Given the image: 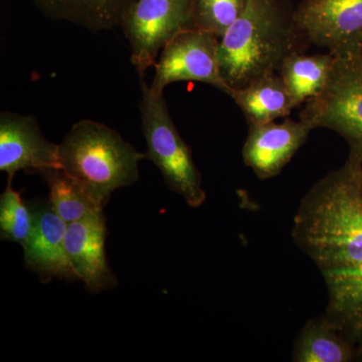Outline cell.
I'll return each instance as SVG.
<instances>
[{
	"instance_id": "cell-8",
	"label": "cell",
	"mask_w": 362,
	"mask_h": 362,
	"mask_svg": "<svg viewBox=\"0 0 362 362\" xmlns=\"http://www.w3.org/2000/svg\"><path fill=\"white\" fill-rule=\"evenodd\" d=\"M61 169L59 145L47 141L32 116L4 112L0 116V170L13 177L18 171Z\"/></svg>"
},
{
	"instance_id": "cell-12",
	"label": "cell",
	"mask_w": 362,
	"mask_h": 362,
	"mask_svg": "<svg viewBox=\"0 0 362 362\" xmlns=\"http://www.w3.org/2000/svg\"><path fill=\"white\" fill-rule=\"evenodd\" d=\"M47 18L81 26L93 33L121 25L123 14L134 0H33Z\"/></svg>"
},
{
	"instance_id": "cell-16",
	"label": "cell",
	"mask_w": 362,
	"mask_h": 362,
	"mask_svg": "<svg viewBox=\"0 0 362 362\" xmlns=\"http://www.w3.org/2000/svg\"><path fill=\"white\" fill-rule=\"evenodd\" d=\"M40 175L49 187V202L52 209L68 225L103 209L62 169H45Z\"/></svg>"
},
{
	"instance_id": "cell-17",
	"label": "cell",
	"mask_w": 362,
	"mask_h": 362,
	"mask_svg": "<svg viewBox=\"0 0 362 362\" xmlns=\"http://www.w3.org/2000/svg\"><path fill=\"white\" fill-rule=\"evenodd\" d=\"M13 180L8 177L6 190L0 197V237L23 246L32 233L33 209L26 206L21 192L14 190Z\"/></svg>"
},
{
	"instance_id": "cell-9",
	"label": "cell",
	"mask_w": 362,
	"mask_h": 362,
	"mask_svg": "<svg viewBox=\"0 0 362 362\" xmlns=\"http://www.w3.org/2000/svg\"><path fill=\"white\" fill-rule=\"evenodd\" d=\"M33 226L23 245L25 264L42 283L52 279L78 280L66 247L68 223L56 214L49 202L33 207Z\"/></svg>"
},
{
	"instance_id": "cell-11",
	"label": "cell",
	"mask_w": 362,
	"mask_h": 362,
	"mask_svg": "<svg viewBox=\"0 0 362 362\" xmlns=\"http://www.w3.org/2000/svg\"><path fill=\"white\" fill-rule=\"evenodd\" d=\"M106 220L102 211L69 223L66 247L69 259L78 280L93 294L111 289L118 284L106 257Z\"/></svg>"
},
{
	"instance_id": "cell-1",
	"label": "cell",
	"mask_w": 362,
	"mask_h": 362,
	"mask_svg": "<svg viewBox=\"0 0 362 362\" xmlns=\"http://www.w3.org/2000/svg\"><path fill=\"white\" fill-rule=\"evenodd\" d=\"M300 40L290 0H247L244 13L221 37V76L232 93L243 89L278 73L284 59L299 51Z\"/></svg>"
},
{
	"instance_id": "cell-4",
	"label": "cell",
	"mask_w": 362,
	"mask_h": 362,
	"mask_svg": "<svg viewBox=\"0 0 362 362\" xmlns=\"http://www.w3.org/2000/svg\"><path fill=\"white\" fill-rule=\"evenodd\" d=\"M334 52L327 84L307 102L300 120L312 129L327 128L342 136L349 151L362 156V62L349 49Z\"/></svg>"
},
{
	"instance_id": "cell-15",
	"label": "cell",
	"mask_w": 362,
	"mask_h": 362,
	"mask_svg": "<svg viewBox=\"0 0 362 362\" xmlns=\"http://www.w3.org/2000/svg\"><path fill=\"white\" fill-rule=\"evenodd\" d=\"M334 59L332 52L306 56L296 51L284 59L278 73L292 98L295 108L322 92L329 78Z\"/></svg>"
},
{
	"instance_id": "cell-18",
	"label": "cell",
	"mask_w": 362,
	"mask_h": 362,
	"mask_svg": "<svg viewBox=\"0 0 362 362\" xmlns=\"http://www.w3.org/2000/svg\"><path fill=\"white\" fill-rule=\"evenodd\" d=\"M246 4L247 0H194V28L221 40L244 13Z\"/></svg>"
},
{
	"instance_id": "cell-6",
	"label": "cell",
	"mask_w": 362,
	"mask_h": 362,
	"mask_svg": "<svg viewBox=\"0 0 362 362\" xmlns=\"http://www.w3.org/2000/svg\"><path fill=\"white\" fill-rule=\"evenodd\" d=\"M218 47L220 39L213 33L197 28L181 30L162 49L150 89L161 93L173 83L194 81L230 96L221 73Z\"/></svg>"
},
{
	"instance_id": "cell-7",
	"label": "cell",
	"mask_w": 362,
	"mask_h": 362,
	"mask_svg": "<svg viewBox=\"0 0 362 362\" xmlns=\"http://www.w3.org/2000/svg\"><path fill=\"white\" fill-rule=\"evenodd\" d=\"M295 21L302 39L342 51L362 37V0H302Z\"/></svg>"
},
{
	"instance_id": "cell-2",
	"label": "cell",
	"mask_w": 362,
	"mask_h": 362,
	"mask_svg": "<svg viewBox=\"0 0 362 362\" xmlns=\"http://www.w3.org/2000/svg\"><path fill=\"white\" fill-rule=\"evenodd\" d=\"M144 158L117 131L96 121L74 124L59 144L62 170L102 209L112 192L134 185Z\"/></svg>"
},
{
	"instance_id": "cell-13",
	"label": "cell",
	"mask_w": 362,
	"mask_h": 362,
	"mask_svg": "<svg viewBox=\"0 0 362 362\" xmlns=\"http://www.w3.org/2000/svg\"><path fill=\"white\" fill-rule=\"evenodd\" d=\"M358 347L340 332L327 316L310 319L298 335L295 362H349L361 356Z\"/></svg>"
},
{
	"instance_id": "cell-10",
	"label": "cell",
	"mask_w": 362,
	"mask_h": 362,
	"mask_svg": "<svg viewBox=\"0 0 362 362\" xmlns=\"http://www.w3.org/2000/svg\"><path fill=\"white\" fill-rule=\"evenodd\" d=\"M313 130L302 120L287 119L249 126V134L243 147L245 164L259 180H269L280 175L293 157L306 142Z\"/></svg>"
},
{
	"instance_id": "cell-5",
	"label": "cell",
	"mask_w": 362,
	"mask_h": 362,
	"mask_svg": "<svg viewBox=\"0 0 362 362\" xmlns=\"http://www.w3.org/2000/svg\"><path fill=\"white\" fill-rule=\"evenodd\" d=\"M194 0H134L127 7L120 26L140 77L156 66L169 40L181 30L194 28Z\"/></svg>"
},
{
	"instance_id": "cell-14",
	"label": "cell",
	"mask_w": 362,
	"mask_h": 362,
	"mask_svg": "<svg viewBox=\"0 0 362 362\" xmlns=\"http://www.w3.org/2000/svg\"><path fill=\"white\" fill-rule=\"evenodd\" d=\"M230 97L246 117L249 126L264 125L290 115L295 105L279 73L259 78Z\"/></svg>"
},
{
	"instance_id": "cell-19",
	"label": "cell",
	"mask_w": 362,
	"mask_h": 362,
	"mask_svg": "<svg viewBox=\"0 0 362 362\" xmlns=\"http://www.w3.org/2000/svg\"><path fill=\"white\" fill-rule=\"evenodd\" d=\"M349 49V51L354 52V54H356V56L358 57V58L361 59L362 62V37L361 39L357 40L356 44L352 45L351 47H349V49Z\"/></svg>"
},
{
	"instance_id": "cell-3",
	"label": "cell",
	"mask_w": 362,
	"mask_h": 362,
	"mask_svg": "<svg viewBox=\"0 0 362 362\" xmlns=\"http://www.w3.org/2000/svg\"><path fill=\"white\" fill-rule=\"evenodd\" d=\"M140 88L139 109L147 144L145 158L154 162L168 187L183 197L188 206H201L206 199L202 175L195 166L192 150L171 119L163 92L150 89L143 77H140Z\"/></svg>"
}]
</instances>
